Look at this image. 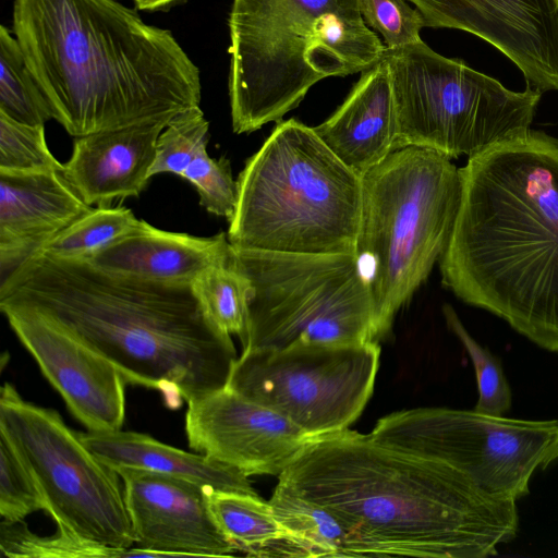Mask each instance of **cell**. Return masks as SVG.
<instances>
[{"mask_svg":"<svg viewBox=\"0 0 558 558\" xmlns=\"http://www.w3.org/2000/svg\"><path fill=\"white\" fill-rule=\"evenodd\" d=\"M136 8L144 11L161 10L179 0H133Z\"/></svg>","mask_w":558,"mask_h":558,"instance_id":"836d02e7","label":"cell"},{"mask_svg":"<svg viewBox=\"0 0 558 558\" xmlns=\"http://www.w3.org/2000/svg\"><path fill=\"white\" fill-rule=\"evenodd\" d=\"M278 477L340 520L345 557L485 558L519 527L517 500L350 428L313 438Z\"/></svg>","mask_w":558,"mask_h":558,"instance_id":"6da1fadb","label":"cell"},{"mask_svg":"<svg viewBox=\"0 0 558 558\" xmlns=\"http://www.w3.org/2000/svg\"><path fill=\"white\" fill-rule=\"evenodd\" d=\"M208 130L209 122L201 107L187 109L173 117L157 140L151 178L159 173L182 177L196 156L207 148Z\"/></svg>","mask_w":558,"mask_h":558,"instance_id":"f546056e","label":"cell"},{"mask_svg":"<svg viewBox=\"0 0 558 558\" xmlns=\"http://www.w3.org/2000/svg\"><path fill=\"white\" fill-rule=\"evenodd\" d=\"M365 24L379 34L386 48H397L421 40L424 20L408 0H359Z\"/></svg>","mask_w":558,"mask_h":558,"instance_id":"d6a6232c","label":"cell"},{"mask_svg":"<svg viewBox=\"0 0 558 558\" xmlns=\"http://www.w3.org/2000/svg\"><path fill=\"white\" fill-rule=\"evenodd\" d=\"M0 302L54 319L172 410L226 387L238 359L231 335L209 319L191 286L36 253L0 279Z\"/></svg>","mask_w":558,"mask_h":558,"instance_id":"277c9868","label":"cell"},{"mask_svg":"<svg viewBox=\"0 0 558 558\" xmlns=\"http://www.w3.org/2000/svg\"><path fill=\"white\" fill-rule=\"evenodd\" d=\"M379 362V342L242 350L226 387L279 412L315 438L356 421L372 397Z\"/></svg>","mask_w":558,"mask_h":558,"instance_id":"7c38bea8","label":"cell"},{"mask_svg":"<svg viewBox=\"0 0 558 558\" xmlns=\"http://www.w3.org/2000/svg\"><path fill=\"white\" fill-rule=\"evenodd\" d=\"M460 169L432 149L391 151L362 177L355 256L380 340L445 252L461 201Z\"/></svg>","mask_w":558,"mask_h":558,"instance_id":"52a82bcc","label":"cell"},{"mask_svg":"<svg viewBox=\"0 0 558 558\" xmlns=\"http://www.w3.org/2000/svg\"><path fill=\"white\" fill-rule=\"evenodd\" d=\"M0 429L35 476L57 527L112 548L134 546L122 477L56 410L24 400L5 383L0 392Z\"/></svg>","mask_w":558,"mask_h":558,"instance_id":"30bf717a","label":"cell"},{"mask_svg":"<svg viewBox=\"0 0 558 558\" xmlns=\"http://www.w3.org/2000/svg\"><path fill=\"white\" fill-rule=\"evenodd\" d=\"M235 251L250 281L243 350L379 342L355 255Z\"/></svg>","mask_w":558,"mask_h":558,"instance_id":"9c48e42d","label":"cell"},{"mask_svg":"<svg viewBox=\"0 0 558 558\" xmlns=\"http://www.w3.org/2000/svg\"><path fill=\"white\" fill-rule=\"evenodd\" d=\"M92 207L63 172H0L1 279Z\"/></svg>","mask_w":558,"mask_h":558,"instance_id":"e0dca14e","label":"cell"},{"mask_svg":"<svg viewBox=\"0 0 558 558\" xmlns=\"http://www.w3.org/2000/svg\"><path fill=\"white\" fill-rule=\"evenodd\" d=\"M84 444L104 462L167 474L197 483L209 490L253 494L248 476L203 453H191L160 442L149 435L124 432L80 433Z\"/></svg>","mask_w":558,"mask_h":558,"instance_id":"44dd1931","label":"cell"},{"mask_svg":"<svg viewBox=\"0 0 558 558\" xmlns=\"http://www.w3.org/2000/svg\"><path fill=\"white\" fill-rule=\"evenodd\" d=\"M376 442L446 462L483 490L519 500L536 471L558 459V421L520 420L476 410L417 408L377 421Z\"/></svg>","mask_w":558,"mask_h":558,"instance_id":"8fae6325","label":"cell"},{"mask_svg":"<svg viewBox=\"0 0 558 558\" xmlns=\"http://www.w3.org/2000/svg\"><path fill=\"white\" fill-rule=\"evenodd\" d=\"M425 27L470 33L495 47L526 86L558 90V0H408Z\"/></svg>","mask_w":558,"mask_h":558,"instance_id":"9a60e30c","label":"cell"},{"mask_svg":"<svg viewBox=\"0 0 558 558\" xmlns=\"http://www.w3.org/2000/svg\"><path fill=\"white\" fill-rule=\"evenodd\" d=\"M397 114L396 148L415 146L449 158L471 157L527 132L542 93L515 92L447 58L422 39L386 48Z\"/></svg>","mask_w":558,"mask_h":558,"instance_id":"ba28073f","label":"cell"},{"mask_svg":"<svg viewBox=\"0 0 558 558\" xmlns=\"http://www.w3.org/2000/svg\"><path fill=\"white\" fill-rule=\"evenodd\" d=\"M231 247L226 232L208 238L195 236L165 231L143 220L138 229L85 262L119 276L191 286Z\"/></svg>","mask_w":558,"mask_h":558,"instance_id":"ffe728a7","label":"cell"},{"mask_svg":"<svg viewBox=\"0 0 558 558\" xmlns=\"http://www.w3.org/2000/svg\"><path fill=\"white\" fill-rule=\"evenodd\" d=\"M10 327L89 432L121 429L126 380L117 366L38 310L0 302Z\"/></svg>","mask_w":558,"mask_h":558,"instance_id":"4fadbf2b","label":"cell"},{"mask_svg":"<svg viewBox=\"0 0 558 558\" xmlns=\"http://www.w3.org/2000/svg\"><path fill=\"white\" fill-rule=\"evenodd\" d=\"M197 191L199 204L210 214L230 220L238 203V182L233 179L230 162L221 157H209L203 149L182 177Z\"/></svg>","mask_w":558,"mask_h":558,"instance_id":"1f68e13d","label":"cell"},{"mask_svg":"<svg viewBox=\"0 0 558 558\" xmlns=\"http://www.w3.org/2000/svg\"><path fill=\"white\" fill-rule=\"evenodd\" d=\"M207 501L217 525L236 550L264 557L265 551L281 539H289L292 544L269 501L257 494L210 490Z\"/></svg>","mask_w":558,"mask_h":558,"instance_id":"603a6c76","label":"cell"},{"mask_svg":"<svg viewBox=\"0 0 558 558\" xmlns=\"http://www.w3.org/2000/svg\"><path fill=\"white\" fill-rule=\"evenodd\" d=\"M268 501L289 533L296 557H345L347 532L327 508L280 482Z\"/></svg>","mask_w":558,"mask_h":558,"instance_id":"7402d4cb","label":"cell"},{"mask_svg":"<svg viewBox=\"0 0 558 558\" xmlns=\"http://www.w3.org/2000/svg\"><path fill=\"white\" fill-rule=\"evenodd\" d=\"M116 470L123 481L135 538L128 557H219L236 551L209 510V489L167 474Z\"/></svg>","mask_w":558,"mask_h":558,"instance_id":"2e32d148","label":"cell"},{"mask_svg":"<svg viewBox=\"0 0 558 558\" xmlns=\"http://www.w3.org/2000/svg\"><path fill=\"white\" fill-rule=\"evenodd\" d=\"M326 146L361 178L396 148L397 114L389 69L380 59L362 72L345 100L313 128Z\"/></svg>","mask_w":558,"mask_h":558,"instance_id":"d6986e66","label":"cell"},{"mask_svg":"<svg viewBox=\"0 0 558 558\" xmlns=\"http://www.w3.org/2000/svg\"><path fill=\"white\" fill-rule=\"evenodd\" d=\"M191 449L247 475H280L313 439L284 415L223 387L187 403Z\"/></svg>","mask_w":558,"mask_h":558,"instance_id":"5bb4252c","label":"cell"},{"mask_svg":"<svg viewBox=\"0 0 558 558\" xmlns=\"http://www.w3.org/2000/svg\"><path fill=\"white\" fill-rule=\"evenodd\" d=\"M228 24L236 134L280 121L317 82L364 72L385 50L359 0H233Z\"/></svg>","mask_w":558,"mask_h":558,"instance_id":"5b68a950","label":"cell"},{"mask_svg":"<svg viewBox=\"0 0 558 558\" xmlns=\"http://www.w3.org/2000/svg\"><path fill=\"white\" fill-rule=\"evenodd\" d=\"M227 232L236 250L355 255L362 178L313 128L279 122L238 177Z\"/></svg>","mask_w":558,"mask_h":558,"instance_id":"8992f818","label":"cell"},{"mask_svg":"<svg viewBox=\"0 0 558 558\" xmlns=\"http://www.w3.org/2000/svg\"><path fill=\"white\" fill-rule=\"evenodd\" d=\"M13 32L73 137L199 107V70L172 34L116 0H14Z\"/></svg>","mask_w":558,"mask_h":558,"instance_id":"3957f363","label":"cell"},{"mask_svg":"<svg viewBox=\"0 0 558 558\" xmlns=\"http://www.w3.org/2000/svg\"><path fill=\"white\" fill-rule=\"evenodd\" d=\"M442 284L558 352V140L527 132L471 157Z\"/></svg>","mask_w":558,"mask_h":558,"instance_id":"7a4b0ae2","label":"cell"},{"mask_svg":"<svg viewBox=\"0 0 558 558\" xmlns=\"http://www.w3.org/2000/svg\"><path fill=\"white\" fill-rule=\"evenodd\" d=\"M64 172L49 150L45 125H28L0 113V172Z\"/></svg>","mask_w":558,"mask_h":558,"instance_id":"4dcf8cb0","label":"cell"},{"mask_svg":"<svg viewBox=\"0 0 558 558\" xmlns=\"http://www.w3.org/2000/svg\"><path fill=\"white\" fill-rule=\"evenodd\" d=\"M442 314L448 328L462 343L474 366L478 391L474 410L490 415H506L511 408L512 393L499 359L470 335L451 305L445 304Z\"/></svg>","mask_w":558,"mask_h":558,"instance_id":"83f0119b","label":"cell"},{"mask_svg":"<svg viewBox=\"0 0 558 558\" xmlns=\"http://www.w3.org/2000/svg\"><path fill=\"white\" fill-rule=\"evenodd\" d=\"M143 223L123 206H96L51 238L37 253L85 262Z\"/></svg>","mask_w":558,"mask_h":558,"instance_id":"d4e9b609","label":"cell"},{"mask_svg":"<svg viewBox=\"0 0 558 558\" xmlns=\"http://www.w3.org/2000/svg\"><path fill=\"white\" fill-rule=\"evenodd\" d=\"M170 120H155L74 137L64 177L83 201L109 206L137 197L151 179L156 144Z\"/></svg>","mask_w":558,"mask_h":558,"instance_id":"ac0fdd59","label":"cell"},{"mask_svg":"<svg viewBox=\"0 0 558 558\" xmlns=\"http://www.w3.org/2000/svg\"><path fill=\"white\" fill-rule=\"evenodd\" d=\"M128 549L96 544L59 527L53 534L43 536L32 532L23 521L15 523L1 521L0 551L7 557H126Z\"/></svg>","mask_w":558,"mask_h":558,"instance_id":"4316f807","label":"cell"},{"mask_svg":"<svg viewBox=\"0 0 558 558\" xmlns=\"http://www.w3.org/2000/svg\"><path fill=\"white\" fill-rule=\"evenodd\" d=\"M44 510L47 501L32 471L10 437L0 429V515L15 523Z\"/></svg>","mask_w":558,"mask_h":558,"instance_id":"f1b7e54d","label":"cell"},{"mask_svg":"<svg viewBox=\"0 0 558 558\" xmlns=\"http://www.w3.org/2000/svg\"><path fill=\"white\" fill-rule=\"evenodd\" d=\"M191 288L209 319L222 331L236 335L246 331L250 281L232 246L218 263L205 269Z\"/></svg>","mask_w":558,"mask_h":558,"instance_id":"cb8c5ba5","label":"cell"},{"mask_svg":"<svg viewBox=\"0 0 558 558\" xmlns=\"http://www.w3.org/2000/svg\"><path fill=\"white\" fill-rule=\"evenodd\" d=\"M0 113L28 125L52 119L22 48L5 26H0Z\"/></svg>","mask_w":558,"mask_h":558,"instance_id":"484cf974","label":"cell"}]
</instances>
